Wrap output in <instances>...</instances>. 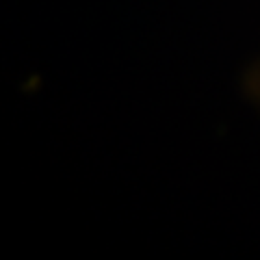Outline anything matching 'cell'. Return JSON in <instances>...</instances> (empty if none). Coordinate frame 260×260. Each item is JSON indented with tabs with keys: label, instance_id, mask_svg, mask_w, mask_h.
Masks as SVG:
<instances>
[{
	"label": "cell",
	"instance_id": "cell-1",
	"mask_svg": "<svg viewBox=\"0 0 260 260\" xmlns=\"http://www.w3.org/2000/svg\"><path fill=\"white\" fill-rule=\"evenodd\" d=\"M247 85H249V93L254 95V100L260 102V63L251 70V74L247 78Z\"/></svg>",
	"mask_w": 260,
	"mask_h": 260
}]
</instances>
